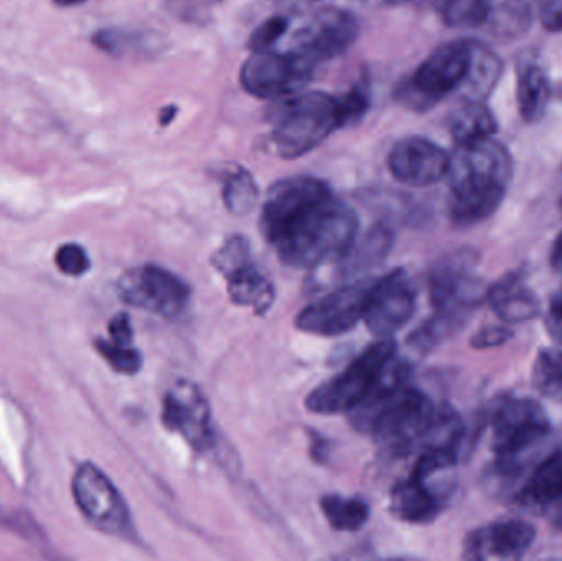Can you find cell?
Listing matches in <instances>:
<instances>
[{
	"instance_id": "19",
	"label": "cell",
	"mask_w": 562,
	"mask_h": 561,
	"mask_svg": "<svg viewBox=\"0 0 562 561\" xmlns=\"http://www.w3.org/2000/svg\"><path fill=\"white\" fill-rule=\"evenodd\" d=\"M333 193L324 181L313 177H291L277 181L267 194L260 216V229L272 243L281 227L314 201Z\"/></svg>"
},
{
	"instance_id": "32",
	"label": "cell",
	"mask_w": 562,
	"mask_h": 561,
	"mask_svg": "<svg viewBox=\"0 0 562 561\" xmlns=\"http://www.w3.org/2000/svg\"><path fill=\"white\" fill-rule=\"evenodd\" d=\"M468 322L465 316L451 315V313L435 312L431 318L426 319L422 326L409 335L408 345L419 352H429L441 345L446 339L454 336Z\"/></svg>"
},
{
	"instance_id": "1",
	"label": "cell",
	"mask_w": 562,
	"mask_h": 561,
	"mask_svg": "<svg viewBox=\"0 0 562 561\" xmlns=\"http://www.w3.org/2000/svg\"><path fill=\"white\" fill-rule=\"evenodd\" d=\"M514 177L510 152L494 137L456 145L449 161V220L459 229L477 226L501 207Z\"/></svg>"
},
{
	"instance_id": "9",
	"label": "cell",
	"mask_w": 562,
	"mask_h": 561,
	"mask_svg": "<svg viewBox=\"0 0 562 561\" xmlns=\"http://www.w3.org/2000/svg\"><path fill=\"white\" fill-rule=\"evenodd\" d=\"M122 302L161 318L175 319L187 310L191 289L184 280L158 266H140L127 270L119 279Z\"/></svg>"
},
{
	"instance_id": "33",
	"label": "cell",
	"mask_w": 562,
	"mask_h": 561,
	"mask_svg": "<svg viewBox=\"0 0 562 561\" xmlns=\"http://www.w3.org/2000/svg\"><path fill=\"white\" fill-rule=\"evenodd\" d=\"M223 200L227 211L234 216L252 213L259 201V188L252 175L244 168L229 171L224 180Z\"/></svg>"
},
{
	"instance_id": "45",
	"label": "cell",
	"mask_w": 562,
	"mask_h": 561,
	"mask_svg": "<svg viewBox=\"0 0 562 561\" xmlns=\"http://www.w3.org/2000/svg\"><path fill=\"white\" fill-rule=\"evenodd\" d=\"M551 266L562 273V234L554 240L553 250H551Z\"/></svg>"
},
{
	"instance_id": "28",
	"label": "cell",
	"mask_w": 562,
	"mask_h": 561,
	"mask_svg": "<svg viewBox=\"0 0 562 561\" xmlns=\"http://www.w3.org/2000/svg\"><path fill=\"white\" fill-rule=\"evenodd\" d=\"M472 66L468 81L462 86V99L484 101L501 79L504 71V63L491 46L484 45L477 40H472Z\"/></svg>"
},
{
	"instance_id": "37",
	"label": "cell",
	"mask_w": 562,
	"mask_h": 561,
	"mask_svg": "<svg viewBox=\"0 0 562 561\" xmlns=\"http://www.w3.org/2000/svg\"><path fill=\"white\" fill-rule=\"evenodd\" d=\"M337 99V109H339L340 127L356 124L366 114L369 109V94L363 86H353L349 91L344 92Z\"/></svg>"
},
{
	"instance_id": "13",
	"label": "cell",
	"mask_w": 562,
	"mask_h": 561,
	"mask_svg": "<svg viewBox=\"0 0 562 561\" xmlns=\"http://www.w3.org/2000/svg\"><path fill=\"white\" fill-rule=\"evenodd\" d=\"M359 22L353 13L339 7L317 10L293 38L294 55L316 68L317 63L342 55L359 36Z\"/></svg>"
},
{
	"instance_id": "41",
	"label": "cell",
	"mask_w": 562,
	"mask_h": 561,
	"mask_svg": "<svg viewBox=\"0 0 562 561\" xmlns=\"http://www.w3.org/2000/svg\"><path fill=\"white\" fill-rule=\"evenodd\" d=\"M514 338V332L507 325H491L479 329L471 338V346L474 349L501 348L505 343Z\"/></svg>"
},
{
	"instance_id": "47",
	"label": "cell",
	"mask_w": 562,
	"mask_h": 561,
	"mask_svg": "<svg viewBox=\"0 0 562 561\" xmlns=\"http://www.w3.org/2000/svg\"><path fill=\"white\" fill-rule=\"evenodd\" d=\"M550 312L557 313V315H562V287L557 293H554L553 299H551Z\"/></svg>"
},
{
	"instance_id": "4",
	"label": "cell",
	"mask_w": 562,
	"mask_h": 561,
	"mask_svg": "<svg viewBox=\"0 0 562 561\" xmlns=\"http://www.w3.org/2000/svg\"><path fill=\"white\" fill-rule=\"evenodd\" d=\"M340 128L337 99L326 92H296L273 109V144L283 158H297Z\"/></svg>"
},
{
	"instance_id": "24",
	"label": "cell",
	"mask_w": 562,
	"mask_h": 561,
	"mask_svg": "<svg viewBox=\"0 0 562 561\" xmlns=\"http://www.w3.org/2000/svg\"><path fill=\"white\" fill-rule=\"evenodd\" d=\"M551 81L544 66L537 58H521L517 65V102L524 121L540 122L550 108Z\"/></svg>"
},
{
	"instance_id": "36",
	"label": "cell",
	"mask_w": 562,
	"mask_h": 561,
	"mask_svg": "<svg viewBox=\"0 0 562 561\" xmlns=\"http://www.w3.org/2000/svg\"><path fill=\"white\" fill-rule=\"evenodd\" d=\"M250 260H252V250H250L249 240L244 236H231L214 254L211 262L221 276L226 277L227 273L239 269L240 266L250 262Z\"/></svg>"
},
{
	"instance_id": "48",
	"label": "cell",
	"mask_w": 562,
	"mask_h": 561,
	"mask_svg": "<svg viewBox=\"0 0 562 561\" xmlns=\"http://www.w3.org/2000/svg\"><path fill=\"white\" fill-rule=\"evenodd\" d=\"M53 2H55L56 5L59 7H75L81 5V3H85L86 0H53Z\"/></svg>"
},
{
	"instance_id": "27",
	"label": "cell",
	"mask_w": 562,
	"mask_h": 561,
	"mask_svg": "<svg viewBox=\"0 0 562 561\" xmlns=\"http://www.w3.org/2000/svg\"><path fill=\"white\" fill-rule=\"evenodd\" d=\"M448 127L456 145H462L494 137L498 124L494 112L484 101L462 99L461 104L449 115Z\"/></svg>"
},
{
	"instance_id": "35",
	"label": "cell",
	"mask_w": 562,
	"mask_h": 561,
	"mask_svg": "<svg viewBox=\"0 0 562 561\" xmlns=\"http://www.w3.org/2000/svg\"><path fill=\"white\" fill-rule=\"evenodd\" d=\"M95 349L119 374L135 375L140 372L144 364L140 352L132 345H119V343L98 339Z\"/></svg>"
},
{
	"instance_id": "23",
	"label": "cell",
	"mask_w": 562,
	"mask_h": 561,
	"mask_svg": "<svg viewBox=\"0 0 562 561\" xmlns=\"http://www.w3.org/2000/svg\"><path fill=\"white\" fill-rule=\"evenodd\" d=\"M461 458L448 450H422L412 480H415L423 490L428 491L436 501L448 507L458 491V467Z\"/></svg>"
},
{
	"instance_id": "29",
	"label": "cell",
	"mask_w": 562,
	"mask_h": 561,
	"mask_svg": "<svg viewBox=\"0 0 562 561\" xmlns=\"http://www.w3.org/2000/svg\"><path fill=\"white\" fill-rule=\"evenodd\" d=\"M321 510L329 526L337 532H359L370 517L366 501L329 494L321 500Z\"/></svg>"
},
{
	"instance_id": "14",
	"label": "cell",
	"mask_w": 562,
	"mask_h": 561,
	"mask_svg": "<svg viewBox=\"0 0 562 561\" xmlns=\"http://www.w3.org/2000/svg\"><path fill=\"white\" fill-rule=\"evenodd\" d=\"M395 244V231L385 221L370 226L362 236H357L352 246L330 262L313 269L310 280L311 292H319L323 283L342 280L363 279V273L372 272L385 262Z\"/></svg>"
},
{
	"instance_id": "11",
	"label": "cell",
	"mask_w": 562,
	"mask_h": 561,
	"mask_svg": "<svg viewBox=\"0 0 562 561\" xmlns=\"http://www.w3.org/2000/svg\"><path fill=\"white\" fill-rule=\"evenodd\" d=\"M375 280L372 277L357 279L311 303L296 316V328L323 338H333L356 328L357 323L363 322Z\"/></svg>"
},
{
	"instance_id": "40",
	"label": "cell",
	"mask_w": 562,
	"mask_h": 561,
	"mask_svg": "<svg viewBox=\"0 0 562 561\" xmlns=\"http://www.w3.org/2000/svg\"><path fill=\"white\" fill-rule=\"evenodd\" d=\"M55 262L63 273L71 277L85 276L91 269L88 253L78 244H66V246L59 247Z\"/></svg>"
},
{
	"instance_id": "42",
	"label": "cell",
	"mask_w": 562,
	"mask_h": 561,
	"mask_svg": "<svg viewBox=\"0 0 562 561\" xmlns=\"http://www.w3.org/2000/svg\"><path fill=\"white\" fill-rule=\"evenodd\" d=\"M537 15L547 32L562 33V0H537Z\"/></svg>"
},
{
	"instance_id": "18",
	"label": "cell",
	"mask_w": 562,
	"mask_h": 561,
	"mask_svg": "<svg viewBox=\"0 0 562 561\" xmlns=\"http://www.w3.org/2000/svg\"><path fill=\"white\" fill-rule=\"evenodd\" d=\"M537 540L533 524L502 519L472 530L464 540L462 559L471 561L520 560Z\"/></svg>"
},
{
	"instance_id": "38",
	"label": "cell",
	"mask_w": 562,
	"mask_h": 561,
	"mask_svg": "<svg viewBox=\"0 0 562 561\" xmlns=\"http://www.w3.org/2000/svg\"><path fill=\"white\" fill-rule=\"evenodd\" d=\"M92 43L109 55L124 56L135 48L138 38L134 33L125 32V30L105 29L92 36Z\"/></svg>"
},
{
	"instance_id": "39",
	"label": "cell",
	"mask_w": 562,
	"mask_h": 561,
	"mask_svg": "<svg viewBox=\"0 0 562 561\" xmlns=\"http://www.w3.org/2000/svg\"><path fill=\"white\" fill-rule=\"evenodd\" d=\"M290 20L284 16H272L266 20L262 25L257 26L256 32L250 36V48L252 52H270L281 36L286 33Z\"/></svg>"
},
{
	"instance_id": "17",
	"label": "cell",
	"mask_w": 562,
	"mask_h": 561,
	"mask_svg": "<svg viewBox=\"0 0 562 561\" xmlns=\"http://www.w3.org/2000/svg\"><path fill=\"white\" fill-rule=\"evenodd\" d=\"M451 154L423 137L396 142L389 155V170L406 187L425 188L446 180Z\"/></svg>"
},
{
	"instance_id": "34",
	"label": "cell",
	"mask_w": 562,
	"mask_h": 561,
	"mask_svg": "<svg viewBox=\"0 0 562 561\" xmlns=\"http://www.w3.org/2000/svg\"><path fill=\"white\" fill-rule=\"evenodd\" d=\"M492 26L497 36L515 38L527 32L531 23V10L524 0H505L498 9L492 10Z\"/></svg>"
},
{
	"instance_id": "10",
	"label": "cell",
	"mask_w": 562,
	"mask_h": 561,
	"mask_svg": "<svg viewBox=\"0 0 562 561\" xmlns=\"http://www.w3.org/2000/svg\"><path fill=\"white\" fill-rule=\"evenodd\" d=\"M72 496L82 516L95 529L108 536H134L127 503L94 464L86 463L78 468L72 478Z\"/></svg>"
},
{
	"instance_id": "8",
	"label": "cell",
	"mask_w": 562,
	"mask_h": 561,
	"mask_svg": "<svg viewBox=\"0 0 562 561\" xmlns=\"http://www.w3.org/2000/svg\"><path fill=\"white\" fill-rule=\"evenodd\" d=\"M479 256L472 249H459L438 260L429 276V299L435 312L465 316L485 302L487 285L479 277Z\"/></svg>"
},
{
	"instance_id": "16",
	"label": "cell",
	"mask_w": 562,
	"mask_h": 561,
	"mask_svg": "<svg viewBox=\"0 0 562 561\" xmlns=\"http://www.w3.org/2000/svg\"><path fill=\"white\" fill-rule=\"evenodd\" d=\"M416 292L405 270L379 277L370 295L363 323L376 338H392L415 315Z\"/></svg>"
},
{
	"instance_id": "2",
	"label": "cell",
	"mask_w": 562,
	"mask_h": 561,
	"mask_svg": "<svg viewBox=\"0 0 562 561\" xmlns=\"http://www.w3.org/2000/svg\"><path fill=\"white\" fill-rule=\"evenodd\" d=\"M357 236L356 211L330 193L294 214L270 244L284 266L313 270L342 256Z\"/></svg>"
},
{
	"instance_id": "30",
	"label": "cell",
	"mask_w": 562,
	"mask_h": 561,
	"mask_svg": "<svg viewBox=\"0 0 562 561\" xmlns=\"http://www.w3.org/2000/svg\"><path fill=\"white\" fill-rule=\"evenodd\" d=\"M436 12L452 29H474L491 19L495 0H432Z\"/></svg>"
},
{
	"instance_id": "21",
	"label": "cell",
	"mask_w": 562,
	"mask_h": 561,
	"mask_svg": "<svg viewBox=\"0 0 562 561\" xmlns=\"http://www.w3.org/2000/svg\"><path fill=\"white\" fill-rule=\"evenodd\" d=\"M409 378H412V366L395 356L383 369L369 394L349 412L350 425L360 434L370 435L386 405L393 401L403 385L408 384Z\"/></svg>"
},
{
	"instance_id": "49",
	"label": "cell",
	"mask_w": 562,
	"mask_h": 561,
	"mask_svg": "<svg viewBox=\"0 0 562 561\" xmlns=\"http://www.w3.org/2000/svg\"><path fill=\"white\" fill-rule=\"evenodd\" d=\"M560 210H561V214H562V198H561V203H560Z\"/></svg>"
},
{
	"instance_id": "26",
	"label": "cell",
	"mask_w": 562,
	"mask_h": 561,
	"mask_svg": "<svg viewBox=\"0 0 562 561\" xmlns=\"http://www.w3.org/2000/svg\"><path fill=\"white\" fill-rule=\"evenodd\" d=\"M390 509L402 523L429 524L438 519L446 507L428 491L423 490L415 480L408 478L393 487Z\"/></svg>"
},
{
	"instance_id": "7",
	"label": "cell",
	"mask_w": 562,
	"mask_h": 561,
	"mask_svg": "<svg viewBox=\"0 0 562 561\" xmlns=\"http://www.w3.org/2000/svg\"><path fill=\"white\" fill-rule=\"evenodd\" d=\"M436 408L438 405L425 392L408 382L386 405L370 435L383 450L405 457L418 450L426 431L431 427Z\"/></svg>"
},
{
	"instance_id": "20",
	"label": "cell",
	"mask_w": 562,
	"mask_h": 561,
	"mask_svg": "<svg viewBox=\"0 0 562 561\" xmlns=\"http://www.w3.org/2000/svg\"><path fill=\"white\" fill-rule=\"evenodd\" d=\"M485 302L505 325L531 322L541 313L540 299L528 285V273L525 267L510 270L497 282L487 287Z\"/></svg>"
},
{
	"instance_id": "31",
	"label": "cell",
	"mask_w": 562,
	"mask_h": 561,
	"mask_svg": "<svg viewBox=\"0 0 562 561\" xmlns=\"http://www.w3.org/2000/svg\"><path fill=\"white\" fill-rule=\"evenodd\" d=\"M531 384L541 397L562 404V346L538 352L531 368Z\"/></svg>"
},
{
	"instance_id": "12",
	"label": "cell",
	"mask_w": 562,
	"mask_h": 561,
	"mask_svg": "<svg viewBox=\"0 0 562 561\" xmlns=\"http://www.w3.org/2000/svg\"><path fill=\"white\" fill-rule=\"evenodd\" d=\"M314 66L293 52H256L240 69V82L250 94L260 99H283L303 91Z\"/></svg>"
},
{
	"instance_id": "44",
	"label": "cell",
	"mask_w": 562,
	"mask_h": 561,
	"mask_svg": "<svg viewBox=\"0 0 562 561\" xmlns=\"http://www.w3.org/2000/svg\"><path fill=\"white\" fill-rule=\"evenodd\" d=\"M544 329L557 345L562 346V315L548 313L547 319H544Z\"/></svg>"
},
{
	"instance_id": "6",
	"label": "cell",
	"mask_w": 562,
	"mask_h": 561,
	"mask_svg": "<svg viewBox=\"0 0 562 561\" xmlns=\"http://www.w3.org/2000/svg\"><path fill=\"white\" fill-rule=\"evenodd\" d=\"M395 356V339L380 338L350 362L346 371L314 389L306 399L307 411L319 415L349 414L369 394Z\"/></svg>"
},
{
	"instance_id": "25",
	"label": "cell",
	"mask_w": 562,
	"mask_h": 561,
	"mask_svg": "<svg viewBox=\"0 0 562 561\" xmlns=\"http://www.w3.org/2000/svg\"><path fill=\"white\" fill-rule=\"evenodd\" d=\"M227 292L236 305L250 306L257 315H263L272 308L276 302L273 283L260 272L259 267L250 262L227 273Z\"/></svg>"
},
{
	"instance_id": "15",
	"label": "cell",
	"mask_w": 562,
	"mask_h": 561,
	"mask_svg": "<svg viewBox=\"0 0 562 561\" xmlns=\"http://www.w3.org/2000/svg\"><path fill=\"white\" fill-rule=\"evenodd\" d=\"M161 422L177 431L194 450L206 451L214 444L213 417L203 391L193 382L180 381L165 394Z\"/></svg>"
},
{
	"instance_id": "22",
	"label": "cell",
	"mask_w": 562,
	"mask_h": 561,
	"mask_svg": "<svg viewBox=\"0 0 562 561\" xmlns=\"http://www.w3.org/2000/svg\"><path fill=\"white\" fill-rule=\"evenodd\" d=\"M528 509L554 513L553 523L562 529V451L540 461L517 494Z\"/></svg>"
},
{
	"instance_id": "43",
	"label": "cell",
	"mask_w": 562,
	"mask_h": 561,
	"mask_svg": "<svg viewBox=\"0 0 562 561\" xmlns=\"http://www.w3.org/2000/svg\"><path fill=\"white\" fill-rule=\"evenodd\" d=\"M109 335H111V341L119 343V345H132L134 328H132L127 313H119L112 318L111 325H109Z\"/></svg>"
},
{
	"instance_id": "5",
	"label": "cell",
	"mask_w": 562,
	"mask_h": 561,
	"mask_svg": "<svg viewBox=\"0 0 562 561\" xmlns=\"http://www.w3.org/2000/svg\"><path fill=\"white\" fill-rule=\"evenodd\" d=\"M472 40H452L435 49L403 82L398 96L412 109H431L459 92L472 66Z\"/></svg>"
},
{
	"instance_id": "3",
	"label": "cell",
	"mask_w": 562,
	"mask_h": 561,
	"mask_svg": "<svg viewBox=\"0 0 562 561\" xmlns=\"http://www.w3.org/2000/svg\"><path fill=\"white\" fill-rule=\"evenodd\" d=\"M495 455L488 481H518L551 434V422L540 402L501 395L487 414Z\"/></svg>"
},
{
	"instance_id": "46",
	"label": "cell",
	"mask_w": 562,
	"mask_h": 561,
	"mask_svg": "<svg viewBox=\"0 0 562 561\" xmlns=\"http://www.w3.org/2000/svg\"><path fill=\"white\" fill-rule=\"evenodd\" d=\"M363 5L372 7V9H385V7L403 5L409 0H360Z\"/></svg>"
}]
</instances>
